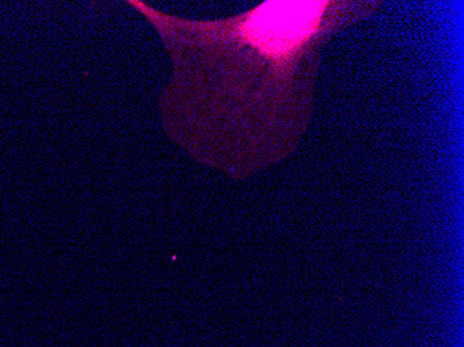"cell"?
<instances>
[{"mask_svg":"<svg viewBox=\"0 0 464 347\" xmlns=\"http://www.w3.org/2000/svg\"><path fill=\"white\" fill-rule=\"evenodd\" d=\"M173 64L160 93L170 141L197 163L245 179L289 159L314 113L321 53L378 0H266L216 20L165 14L129 0Z\"/></svg>","mask_w":464,"mask_h":347,"instance_id":"obj_1","label":"cell"}]
</instances>
